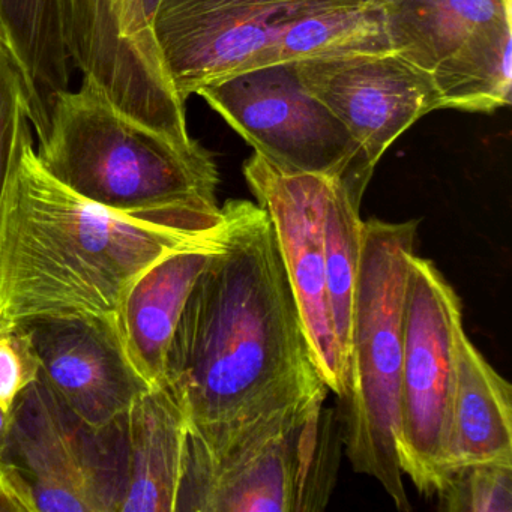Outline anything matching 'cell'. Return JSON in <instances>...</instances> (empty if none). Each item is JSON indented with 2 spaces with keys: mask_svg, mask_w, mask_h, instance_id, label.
<instances>
[{
  "mask_svg": "<svg viewBox=\"0 0 512 512\" xmlns=\"http://www.w3.org/2000/svg\"><path fill=\"white\" fill-rule=\"evenodd\" d=\"M223 224L221 208L125 214L80 196L43 166L28 119L0 193V320L83 317L116 332L131 284L164 257L217 241Z\"/></svg>",
  "mask_w": 512,
  "mask_h": 512,
  "instance_id": "obj_2",
  "label": "cell"
},
{
  "mask_svg": "<svg viewBox=\"0 0 512 512\" xmlns=\"http://www.w3.org/2000/svg\"><path fill=\"white\" fill-rule=\"evenodd\" d=\"M382 52H392L386 35L383 0H368L299 20L272 49L254 62L251 70L310 59Z\"/></svg>",
  "mask_w": 512,
  "mask_h": 512,
  "instance_id": "obj_20",
  "label": "cell"
},
{
  "mask_svg": "<svg viewBox=\"0 0 512 512\" xmlns=\"http://www.w3.org/2000/svg\"><path fill=\"white\" fill-rule=\"evenodd\" d=\"M368 0H161L155 40L182 101L245 73L290 26Z\"/></svg>",
  "mask_w": 512,
  "mask_h": 512,
  "instance_id": "obj_10",
  "label": "cell"
},
{
  "mask_svg": "<svg viewBox=\"0 0 512 512\" xmlns=\"http://www.w3.org/2000/svg\"><path fill=\"white\" fill-rule=\"evenodd\" d=\"M326 395L221 427H188L176 512L325 509L343 445Z\"/></svg>",
  "mask_w": 512,
  "mask_h": 512,
  "instance_id": "obj_4",
  "label": "cell"
},
{
  "mask_svg": "<svg viewBox=\"0 0 512 512\" xmlns=\"http://www.w3.org/2000/svg\"><path fill=\"white\" fill-rule=\"evenodd\" d=\"M71 64L122 112L191 145L185 101L164 65L143 0H56Z\"/></svg>",
  "mask_w": 512,
  "mask_h": 512,
  "instance_id": "obj_8",
  "label": "cell"
},
{
  "mask_svg": "<svg viewBox=\"0 0 512 512\" xmlns=\"http://www.w3.org/2000/svg\"><path fill=\"white\" fill-rule=\"evenodd\" d=\"M220 244L221 235L211 244L164 257L125 293L116 314V334L125 358L148 388L166 383L167 356L179 320Z\"/></svg>",
  "mask_w": 512,
  "mask_h": 512,
  "instance_id": "obj_14",
  "label": "cell"
},
{
  "mask_svg": "<svg viewBox=\"0 0 512 512\" xmlns=\"http://www.w3.org/2000/svg\"><path fill=\"white\" fill-rule=\"evenodd\" d=\"M40 379V364L25 325L0 320V407L11 412L17 397Z\"/></svg>",
  "mask_w": 512,
  "mask_h": 512,
  "instance_id": "obj_23",
  "label": "cell"
},
{
  "mask_svg": "<svg viewBox=\"0 0 512 512\" xmlns=\"http://www.w3.org/2000/svg\"><path fill=\"white\" fill-rule=\"evenodd\" d=\"M302 88L323 104L376 166L416 121L440 110L433 77L394 52L296 62Z\"/></svg>",
  "mask_w": 512,
  "mask_h": 512,
  "instance_id": "obj_12",
  "label": "cell"
},
{
  "mask_svg": "<svg viewBox=\"0 0 512 512\" xmlns=\"http://www.w3.org/2000/svg\"><path fill=\"white\" fill-rule=\"evenodd\" d=\"M418 221L362 224L341 437L355 472L376 479L401 511L410 509L398 457L403 308Z\"/></svg>",
  "mask_w": 512,
  "mask_h": 512,
  "instance_id": "obj_5",
  "label": "cell"
},
{
  "mask_svg": "<svg viewBox=\"0 0 512 512\" xmlns=\"http://www.w3.org/2000/svg\"><path fill=\"white\" fill-rule=\"evenodd\" d=\"M128 484L121 512H176L188 421L166 385L148 388L127 415Z\"/></svg>",
  "mask_w": 512,
  "mask_h": 512,
  "instance_id": "obj_15",
  "label": "cell"
},
{
  "mask_svg": "<svg viewBox=\"0 0 512 512\" xmlns=\"http://www.w3.org/2000/svg\"><path fill=\"white\" fill-rule=\"evenodd\" d=\"M368 164L328 176L323 205V253L332 323L344 361H349L353 301L362 251V197L373 176Z\"/></svg>",
  "mask_w": 512,
  "mask_h": 512,
  "instance_id": "obj_18",
  "label": "cell"
},
{
  "mask_svg": "<svg viewBox=\"0 0 512 512\" xmlns=\"http://www.w3.org/2000/svg\"><path fill=\"white\" fill-rule=\"evenodd\" d=\"M125 422L94 427L40 379L29 385L11 410L0 457L11 509L121 512L128 484Z\"/></svg>",
  "mask_w": 512,
  "mask_h": 512,
  "instance_id": "obj_6",
  "label": "cell"
},
{
  "mask_svg": "<svg viewBox=\"0 0 512 512\" xmlns=\"http://www.w3.org/2000/svg\"><path fill=\"white\" fill-rule=\"evenodd\" d=\"M463 329L457 293L431 260L413 254L404 289L397 446L403 475L428 497L439 491L449 469L457 343Z\"/></svg>",
  "mask_w": 512,
  "mask_h": 512,
  "instance_id": "obj_7",
  "label": "cell"
},
{
  "mask_svg": "<svg viewBox=\"0 0 512 512\" xmlns=\"http://www.w3.org/2000/svg\"><path fill=\"white\" fill-rule=\"evenodd\" d=\"M436 494L442 511L511 512L512 460L451 467Z\"/></svg>",
  "mask_w": 512,
  "mask_h": 512,
  "instance_id": "obj_21",
  "label": "cell"
},
{
  "mask_svg": "<svg viewBox=\"0 0 512 512\" xmlns=\"http://www.w3.org/2000/svg\"><path fill=\"white\" fill-rule=\"evenodd\" d=\"M11 412L0 407V457L4 449L5 439H7L8 428H10Z\"/></svg>",
  "mask_w": 512,
  "mask_h": 512,
  "instance_id": "obj_24",
  "label": "cell"
},
{
  "mask_svg": "<svg viewBox=\"0 0 512 512\" xmlns=\"http://www.w3.org/2000/svg\"><path fill=\"white\" fill-rule=\"evenodd\" d=\"M511 16L479 29L434 68L440 109L493 113L511 104Z\"/></svg>",
  "mask_w": 512,
  "mask_h": 512,
  "instance_id": "obj_19",
  "label": "cell"
},
{
  "mask_svg": "<svg viewBox=\"0 0 512 512\" xmlns=\"http://www.w3.org/2000/svg\"><path fill=\"white\" fill-rule=\"evenodd\" d=\"M220 248L191 290L167 356L166 383L188 427L244 421L328 394L271 218L229 200Z\"/></svg>",
  "mask_w": 512,
  "mask_h": 512,
  "instance_id": "obj_1",
  "label": "cell"
},
{
  "mask_svg": "<svg viewBox=\"0 0 512 512\" xmlns=\"http://www.w3.org/2000/svg\"><path fill=\"white\" fill-rule=\"evenodd\" d=\"M196 95L283 172L334 176L362 164L376 167L347 128L302 88L295 64L254 68Z\"/></svg>",
  "mask_w": 512,
  "mask_h": 512,
  "instance_id": "obj_9",
  "label": "cell"
},
{
  "mask_svg": "<svg viewBox=\"0 0 512 512\" xmlns=\"http://www.w3.org/2000/svg\"><path fill=\"white\" fill-rule=\"evenodd\" d=\"M395 55L427 73L479 29L511 16V0H383Z\"/></svg>",
  "mask_w": 512,
  "mask_h": 512,
  "instance_id": "obj_17",
  "label": "cell"
},
{
  "mask_svg": "<svg viewBox=\"0 0 512 512\" xmlns=\"http://www.w3.org/2000/svg\"><path fill=\"white\" fill-rule=\"evenodd\" d=\"M40 364V380L83 421L103 428L127 418L148 386L125 358L112 326L83 317L25 325Z\"/></svg>",
  "mask_w": 512,
  "mask_h": 512,
  "instance_id": "obj_13",
  "label": "cell"
},
{
  "mask_svg": "<svg viewBox=\"0 0 512 512\" xmlns=\"http://www.w3.org/2000/svg\"><path fill=\"white\" fill-rule=\"evenodd\" d=\"M0 511H13L10 503H8L7 497H5L4 488H2V482H0Z\"/></svg>",
  "mask_w": 512,
  "mask_h": 512,
  "instance_id": "obj_26",
  "label": "cell"
},
{
  "mask_svg": "<svg viewBox=\"0 0 512 512\" xmlns=\"http://www.w3.org/2000/svg\"><path fill=\"white\" fill-rule=\"evenodd\" d=\"M38 158L80 196L125 214L218 211L217 164L115 106L91 80L59 92Z\"/></svg>",
  "mask_w": 512,
  "mask_h": 512,
  "instance_id": "obj_3",
  "label": "cell"
},
{
  "mask_svg": "<svg viewBox=\"0 0 512 512\" xmlns=\"http://www.w3.org/2000/svg\"><path fill=\"white\" fill-rule=\"evenodd\" d=\"M161 0H143V10H145L146 19L154 25L155 16H157L158 8H160ZM154 31V29H152Z\"/></svg>",
  "mask_w": 512,
  "mask_h": 512,
  "instance_id": "obj_25",
  "label": "cell"
},
{
  "mask_svg": "<svg viewBox=\"0 0 512 512\" xmlns=\"http://www.w3.org/2000/svg\"><path fill=\"white\" fill-rule=\"evenodd\" d=\"M28 119L25 79L0 28V193L16 157L20 130Z\"/></svg>",
  "mask_w": 512,
  "mask_h": 512,
  "instance_id": "obj_22",
  "label": "cell"
},
{
  "mask_svg": "<svg viewBox=\"0 0 512 512\" xmlns=\"http://www.w3.org/2000/svg\"><path fill=\"white\" fill-rule=\"evenodd\" d=\"M244 175L271 218L320 376L329 391L343 397L347 365L335 337L323 253L328 176L283 172L256 152L244 164Z\"/></svg>",
  "mask_w": 512,
  "mask_h": 512,
  "instance_id": "obj_11",
  "label": "cell"
},
{
  "mask_svg": "<svg viewBox=\"0 0 512 512\" xmlns=\"http://www.w3.org/2000/svg\"><path fill=\"white\" fill-rule=\"evenodd\" d=\"M490 460H512V389L463 329L457 343L449 469Z\"/></svg>",
  "mask_w": 512,
  "mask_h": 512,
  "instance_id": "obj_16",
  "label": "cell"
}]
</instances>
